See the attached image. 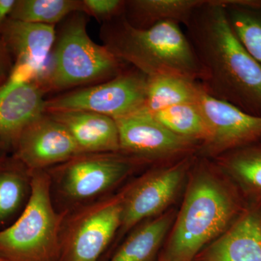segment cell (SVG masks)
Segmentation results:
<instances>
[{
  "label": "cell",
  "instance_id": "obj_1",
  "mask_svg": "<svg viewBox=\"0 0 261 261\" xmlns=\"http://www.w3.org/2000/svg\"><path fill=\"white\" fill-rule=\"evenodd\" d=\"M211 97L261 116V65L235 35L221 0H205L185 25Z\"/></svg>",
  "mask_w": 261,
  "mask_h": 261
},
{
  "label": "cell",
  "instance_id": "obj_2",
  "mask_svg": "<svg viewBox=\"0 0 261 261\" xmlns=\"http://www.w3.org/2000/svg\"><path fill=\"white\" fill-rule=\"evenodd\" d=\"M187 184L162 255L168 261H193L232 226L247 205L238 187L212 160L197 155Z\"/></svg>",
  "mask_w": 261,
  "mask_h": 261
},
{
  "label": "cell",
  "instance_id": "obj_3",
  "mask_svg": "<svg viewBox=\"0 0 261 261\" xmlns=\"http://www.w3.org/2000/svg\"><path fill=\"white\" fill-rule=\"evenodd\" d=\"M99 36L103 45L116 58L147 77L166 75L202 80L200 63L179 24L164 22L137 29L123 14L102 23Z\"/></svg>",
  "mask_w": 261,
  "mask_h": 261
},
{
  "label": "cell",
  "instance_id": "obj_4",
  "mask_svg": "<svg viewBox=\"0 0 261 261\" xmlns=\"http://www.w3.org/2000/svg\"><path fill=\"white\" fill-rule=\"evenodd\" d=\"M128 66L91 39L87 15L76 12L59 24L47 64L37 81L46 94H58L112 80Z\"/></svg>",
  "mask_w": 261,
  "mask_h": 261
},
{
  "label": "cell",
  "instance_id": "obj_5",
  "mask_svg": "<svg viewBox=\"0 0 261 261\" xmlns=\"http://www.w3.org/2000/svg\"><path fill=\"white\" fill-rule=\"evenodd\" d=\"M67 211L58 212L51 199L47 171L32 172V191L22 214L0 231L3 261H58Z\"/></svg>",
  "mask_w": 261,
  "mask_h": 261
},
{
  "label": "cell",
  "instance_id": "obj_6",
  "mask_svg": "<svg viewBox=\"0 0 261 261\" xmlns=\"http://www.w3.org/2000/svg\"><path fill=\"white\" fill-rule=\"evenodd\" d=\"M147 164L121 151L93 152L77 154L47 171L51 188L70 207V211L102 198L136 170Z\"/></svg>",
  "mask_w": 261,
  "mask_h": 261
},
{
  "label": "cell",
  "instance_id": "obj_7",
  "mask_svg": "<svg viewBox=\"0 0 261 261\" xmlns=\"http://www.w3.org/2000/svg\"><path fill=\"white\" fill-rule=\"evenodd\" d=\"M126 191L67 211L58 261H99L119 231Z\"/></svg>",
  "mask_w": 261,
  "mask_h": 261
},
{
  "label": "cell",
  "instance_id": "obj_8",
  "mask_svg": "<svg viewBox=\"0 0 261 261\" xmlns=\"http://www.w3.org/2000/svg\"><path fill=\"white\" fill-rule=\"evenodd\" d=\"M148 77L128 66L112 80L73 89L46 100L45 113L82 111L114 120L140 111L145 104Z\"/></svg>",
  "mask_w": 261,
  "mask_h": 261
},
{
  "label": "cell",
  "instance_id": "obj_9",
  "mask_svg": "<svg viewBox=\"0 0 261 261\" xmlns=\"http://www.w3.org/2000/svg\"><path fill=\"white\" fill-rule=\"evenodd\" d=\"M197 154L163 163L126 186L119 236L145 220L163 214L176 200Z\"/></svg>",
  "mask_w": 261,
  "mask_h": 261
},
{
  "label": "cell",
  "instance_id": "obj_10",
  "mask_svg": "<svg viewBox=\"0 0 261 261\" xmlns=\"http://www.w3.org/2000/svg\"><path fill=\"white\" fill-rule=\"evenodd\" d=\"M116 121L120 151L146 161L163 163L197 154L200 145L170 132L140 110Z\"/></svg>",
  "mask_w": 261,
  "mask_h": 261
},
{
  "label": "cell",
  "instance_id": "obj_11",
  "mask_svg": "<svg viewBox=\"0 0 261 261\" xmlns=\"http://www.w3.org/2000/svg\"><path fill=\"white\" fill-rule=\"evenodd\" d=\"M197 103L210 132L208 140L198 149V157L213 160L233 149L261 142V116L211 97L201 85Z\"/></svg>",
  "mask_w": 261,
  "mask_h": 261
},
{
  "label": "cell",
  "instance_id": "obj_12",
  "mask_svg": "<svg viewBox=\"0 0 261 261\" xmlns=\"http://www.w3.org/2000/svg\"><path fill=\"white\" fill-rule=\"evenodd\" d=\"M79 154L68 130L46 113L23 130L13 150L31 172L47 171Z\"/></svg>",
  "mask_w": 261,
  "mask_h": 261
},
{
  "label": "cell",
  "instance_id": "obj_13",
  "mask_svg": "<svg viewBox=\"0 0 261 261\" xmlns=\"http://www.w3.org/2000/svg\"><path fill=\"white\" fill-rule=\"evenodd\" d=\"M46 93L37 81L0 87V145L13 152L23 130L45 113Z\"/></svg>",
  "mask_w": 261,
  "mask_h": 261
},
{
  "label": "cell",
  "instance_id": "obj_14",
  "mask_svg": "<svg viewBox=\"0 0 261 261\" xmlns=\"http://www.w3.org/2000/svg\"><path fill=\"white\" fill-rule=\"evenodd\" d=\"M193 261H261L260 206L247 204L232 226Z\"/></svg>",
  "mask_w": 261,
  "mask_h": 261
},
{
  "label": "cell",
  "instance_id": "obj_15",
  "mask_svg": "<svg viewBox=\"0 0 261 261\" xmlns=\"http://www.w3.org/2000/svg\"><path fill=\"white\" fill-rule=\"evenodd\" d=\"M56 34V25L27 23L9 18L0 32V38L13 63L32 67L37 70L39 78L47 64Z\"/></svg>",
  "mask_w": 261,
  "mask_h": 261
},
{
  "label": "cell",
  "instance_id": "obj_16",
  "mask_svg": "<svg viewBox=\"0 0 261 261\" xmlns=\"http://www.w3.org/2000/svg\"><path fill=\"white\" fill-rule=\"evenodd\" d=\"M46 113L65 126L81 153L120 151L118 127L113 118L82 111Z\"/></svg>",
  "mask_w": 261,
  "mask_h": 261
},
{
  "label": "cell",
  "instance_id": "obj_17",
  "mask_svg": "<svg viewBox=\"0 0 261 261\" xmlns=\"http://www.w3.org/2000/svg\"><path fill=\"white\" fill-rule=\"evenodd\" d=\"M212 161L238 187L247 204L261 205V142L229 151Z\"/></svg>",
  "mask_w": 261,
  "mask_h": 261
},
{
  "label": "cell",
  "instance_id": "obj_18",
  "mask_svg": "<svg viewBox=\"0 0 261 261\" xmlns=\"http://www.w3.org/2000/svg\"><path fill=\"white\" fill-rule=\"evenodd\" d=\"M32 172L12 154L0 159V231L18 219L28 203Z\"/></svg>",
  "mask_w": 261,
  "mask_h": 261
},
{
  "label": "cell",
  "instance_id": "obj_19",
  "mask_svg": "<svg viewBox=\"0 0 261 261\" xmlns=\"http://www.w3.org/2000/svg\"><path fill=\"white\" fill-rule=\"evenodd\" d=\"M205 0H125L124 15L135 28L146 29L164 22L184 25Z\"/></svg>",
  "mask_w": 261,
  "mask_h": 261
},
{
  "label": "cell",
  "instance_id": "obj_20",
  "mask_svg": "<svg viewBox=\"0 0 261 261\" xmlns=\"http://www.w3.org/2000/svg\"><path fill=\"white\" fill-rule=\"evenodd\" d=\"M176 213L170 210L132 231L110 261H152L172 227Z\"/></svg>",
  "mask_w": 261,
  "mask_h": 261
},
{
  "label": "cell",
  "instance_id": "obj_21",
  "mask_svg": "<svg viewBox=\"0 0 261 261\" xmlns=\"http://www.w3.org/2000/svg\"><path fill=\"white\" fill-rule=\"evenodd\" d=\"M200 90L199 82L181 77L166 75L148 77L145 104L141 110L152 114L171 106L197 102Z\"/></svg>",
  "mask_w": 261,
  "mask_h": 261
},
{
  "label": "cell",
  "instance_id": "obj_22",
  "mask_svg": "<svg viewBox=\"0 0 261 261\" xmlns=\"http://www.w3.org/2000/svg\"><path fill=\"white\" fill-rule=\"evenodd\" d=\"M233 32L261 65V1L221 0Z\"/></svg>",
  "mask_w": 261,
  "mask_h": 261
},
{
  "label": "cell",
  "instance_id": "obj_23",
  "mask_svg": "<svg viewBox=\"0 0 261 261\" xmlns=\"http://www.w3.org/2000/svg\"><path fill=\"white\" fill-rule=\"evenodd\" d=\"M151 115L170 132L200 146L210 137L205 117L197 102L171 106Z\"/></svg>",
  "mask_w": 261,
  "mask_h": 261
},
{
  "label": "cell",
  "instance_id": "obj_24",
  "mask_svg": "<svg viewBox=\"0 0 261 261\" xmlns=\"http://www.w3.org/2000/svg\"><path fill=\"white\" fill-rule=\"evenodd\" d=\"M76 12H82V0H16L10 18L57 27Z\"/></svg>",
  "mask_w": 261,
  "mask_h": 261
},
{
  "label": "cell",
  "instance_id": "obj_25",
  "mask_svg": "<svg viewBox=\"0 0 261 261\" xmlns=\"http://www.w3.org/2000/svg\"><path fill=\"white\" fill-rule=\"evenodd\" d=\"M125 0H82V11L102 23L124 13Z\"/></svg>",
  "mask_w": 261,
  "mask_h": 261
},
{
  "label": "cell",
  "instance_id": "obj_26",
  "mask_svg": "<svg viewBox=\"0 0 261 261\" xmlns=\"http://www.w3.org/2000/svg\"><path fill=\"white\" fill-rule=\"evenodd\" d=\"M13 65V59L0 38V87L9 78Z\"/></svg>",
  "mask_w": 261,
  "mask_h": 261
},
{
  "label": "cell",
  "instance_id": "obj_27",
  "mask_svg": "<svg viewBox=\"0 0 261 261\" xmlns=\"http://www.w3.org/2000/svg\"><path fill=\"white\" fill-rule=\"evenodd\" d=\"M16 0H0V32L10 18Z\"/></svg>",
  "mask_w": 261,
  "mask_h": 261
},
{
  "label": "cell",
  "instance_id": "obj_28",
  "mask_svg": "<svg viewBox=\"0 0 261 261\" xmlns=\"http://www.w3.org/2000/svg\"><path fill=\"white\" fill-rule=\"evenodd\" d=\"M6 151H5V149H3V147L0 145V159L4 157L5 155H6Z\"/></svg>",
  "mask_w": 261,
  "mask_h": 261
},
{
  "label": "cell",
  "instance_id": "obj_29",
  "mask_svg": "<svg viewBox=\"0 0 261 261\" xmlns=\"http://www.w3.org/2000/svg\"><path fill=\"white\" fill-rule=\"evenodd\" d=\"M159 261H168L167 259L165 258L163 255H161V257H160Z\"/></svg>",
  "mask_w": 261,
  "mask_h": 261
},
{
  "label": "cell",
  "instance_id": "obj_30",
  "mask_svg": "<svg viewBox=\"0 0 261 261\" xmlns=\"http://www.w3.org/2000/svg\"><path fill=\"white\" fill-rule=\"evenodd\" d=\"M0 261H3V260H2L1 259H0Z\"/></svg>",
  "mask_w": 261,
  "mask_h": 261
},
{
  "label": "cell",
  "instance_id": "obj_31",
  "mask_svg": "<svg viewBox=\"0 0 261 261\" xmlns=\"http://www.w3.org/2000/svg\"><path fill=\"white\" fill-rule=\"evenodd\" d=\"M260 207H261V205H260Z\"/></svg>",
  "mask_w": 261,
  "mask_h": 261
}]
</instances>
